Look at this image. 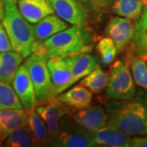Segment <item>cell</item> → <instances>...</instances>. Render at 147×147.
Segmentation results:
<instances>
[{
  "instance_id": "18",
  "label": "cell",
  "mask_w": 147,
  "mask_h": 147,
  "mask_svg": "<svg viewBox=\"0 0 147 147\" xmlns=\"http://www.w3.org/2000/svg\"><path fill=\"white\" fill-rule=\"evenodd\" d=\"M96 146H105L111 147H129L131 136L115 128L104 127L93 133Z\"/></svg>"
},
{
  "instance_id": "17",
  "label": "cell",
  "mask_w": 147,
  "mask_h": 147,
  "mask_svg": "<svg viewBox=\"0 0 147 147\" xmlns=\"http://www.w3.org/2000/svg\"><path fill=\"white\" fill-rule=\"evenodd\" d=\"M56 97L73 110H82L92 105V92L79 84Z\"/></svg>"
},
{
  "instance_id": "1",
  "label": "cell",
  "mask_w": 147,
  "mask_h": 147,
  "mask_svg": "<svg viewBox=\"0 0 147 147\" xmlns=\"http://www.w3.org/2000/svg\"><path fill=\"white\" fill-rule=\"evenodd\" d=\"M93 32L86 25L73 26L42 42L47 57H67L92 49Z\"/></svg>"
},
{
  "instance_id": "8",
  "label": "cell",
  "mask_w": 147,
  "mask_h": 147,
  "mask_svg": "<svg viewBox=\"0 0 147 147\" xmlns=\"http://www.w3.org/2000/svg\"><path fill=\"white\" fill-rule=\"evenodd\" d=\"M54 12L61 19L72 26L86 25L91 11L88 6L79 0H48Z\"/></svg>"
},
{
  "instance_id": "5",
  "label": "cell",
  "mask_w": 147,
  "mask_h": 147,
  "mask_svg": "<svg viewBox=\"0 0 147 147\" xmlns=\"http://www.w3.org/2000/svg\"><path fill=\"white\" fill-rule=\"evenodd\" d=\"M47 60L48 57L44 53H31L24 64L34 88L37 104H44L49 100L51 79Z\"/></svg>"
},
{
  "instance_id": "32",
  "label": "cell",
  "mask_w": 147,
  "mask_h": 147,
  "mask_svg": "<svg viewBox=\"0 0 147 147\" xmlns=\"http://www.w3.org/2000/svg\"><path fill=\"white\" fill-rule=\"evenodd\" d=\"M4 16V7H3V0H0V23L2 22Z\"/></svg>"
},
{
  "instance_id": "23",
  "label": "cell",
  "mask_w": 147,
  "mask_h": 147,
  "mask_svg": "<svg viewBox=\"0 0 147 147\" xmlns=\"http://www.w3.org/2000/svg\"><path fill=\"white\" fill-rule=\"evenodd\" d=\"M110 79V73L105 72L99 65L89 74L84 77L80 81V84L86 87L93 93H98L105 89Z\"/></svg>"
},
{
  "instance_id": "24",
  "label": "cell",
  "mask_w": 147,
  "mask_h": 147,
  "mask_svg": "<svg viewBox=\"0 0 147 147\" xmlns=\"http://www.w3.org/2000/svg\"><path fill=\"white\" fill-rule=\"evenodd\" d=\"M4 141L3 146L6 147L34 146L31 133L26 125L16 128Z\"/></svg>"
},
{
  "instance_id": "21",
  "label": "cell",
  "mask_w": 147,
  "mask_h": 147,
  "mask_svg": "<svg viewBox=\"0 0 147 147\" xmlns=\"http://www.w3.org/2000/svg\"><path fill=\"white\" fill-rule=\"evenodd\" d=\"M144 3L141 0H114L111 11L117 16L137 22L142 14Z\"/></svg>"
},
{
  "instance_id": "22",
  "label": "cell",
  "mask_w": 147,
  "mask_h": 147,
  "mask_svg": "<svg viewBox=\"0 0 147 147\" xmlns=\"http://www.w3.org/2000/svg\"><path fill=\"white\" fill-rule=\"evenodd\" d=\"M126 62L131 69L135 83L147 91V65L146 61L134 56L127 51Z\"/></svg>"
},
{
  "instance_id": "34",
  "label": "cell",
  "mask_w": 147,
  "mask_h": 147,
  "mask_svg": "<svg viewBox=\"0 0 147 147\" xmlns=\"http://www.w3.org/2000/svg\"><path fill=\"white\" fill-rule=\"evenodd\" d=\"M141 1H142V3H144V4H145V3H146V1H147V0H141Z\"/></svg>"
},
{
  "instance_id": "9",
  "label": "cell",
  "mask_w": 147,
  "mask_h": 147,
  "mask_svg": "<svg viewBox=\"0 0 147 147\" xmlns=\"http://www.w3.org/2000/svg\"><path fill=\"white\" fill-rule=\"evenodd\" d=\"M47 67L51 79V89L49 93V100H51L71 87L73 85V79L63 57L48 58Z\"/></svg>"
},
{
  "instance_id": "13",
  "label": "cell",
  "mask_w": 147,
  "mask_h": 147,
  "mask_svg": "<svg viewBox=\"0 0 147 147\" xmlns=\"http://www.w3.org/2000/svg\"><path fill=\"white\" fill-rule=\"evenodd\" d=\"M89 51H83L67 57H62L72 75L73 84L93 71L97 65V60Z\"/></svg>"
},
{
  "instance_id": "2",
  "label": "cell",
  "mask_w": 147,
  "mask_h": 147,
  "mask_svg": "<svg viewBox=\"0 0 147 147\" xmlns=\"http://www.w3.org/2000/svg\"><path fill=\"white\" fill-rule=\"evenodd\" d=\"M4 16L2 25L9 38L12 51L19 53L23 58L31 54L32 45L34 42L33 26L20 13L16 0H3Z\"/></svg>"
},
{
  "instance_id": "25",
  "label": "cell",
  "mask_w": 147,
  "mask_h": 147,
  "mask_svg": "<svg viewBox=\"0 0 147 147\" xmlns=\"http://www.w3.org/2000/svg\"><path fill=\"white\" fill-rule=\"evenodd\" d=\"M23 108L10 84L0 81V110Z\"/></svg>"
},
{
  "instance_id": "33",
  "label": "cell",
  "mask_w": 147,
  "mask_h": 147,
  "mask_svg": "<svg viewBox=\"0 0 147 147\" xmlns=\"http://www.w3.org/2000/svg\"><path fill=\"white\" fill-rule=\"evenodd\" d=\"M80 3H84L85 5L88 6V0H79ZM89 7V6H88Z\"/></svg>"
},
{
  "instance_id": "3",
  "label": "cell",
  "mask_w": 147,
  "mask_h": 147,
  "mask_svg": "<svg viewBox=\"0 0 147 147\" xmlns=\"http://www.w3.org/2000/svg\"><path fill=\"white\" fill-rule=\"evenodd\" d=\"M105 127L129 136L147 135V107L142 102H127L116 109Z\"/></svg>"
},
{
  "instance_id": "16",
  "label": "cell",
  "mask_w": 147,
  "mask_h": 147,
  "mask_svg": "<svg viewBox=\"0 0 147 147\" xmlns=\"http://www.w3.org/2000/svg\"><path fill=\"white\" fill-rule=\"evenodd\" d=\"M27 113L21 109L0 110V138L4 141L16 128L26 125Z\"/></svg>"
},
{
  "instance_id": "28",
  "label": "cell",
  "mask_w": 147,
  "mask_h": 147,
  "mask_svg": "<svg viewBox=\"0 0 147 147\" xmlns=\"http://www.w3.org/2000/svg\"><path fill=\"white\" fill-rule=\"evenodd\" d=\"M114 0H88L90 11L95 21L100 22L103 16L109 11Z\"/></svg>"
},
{
  "instance_id": "19",
  "label": "cell",
  "mask_w": 147,
  "mask_h": 147,
  "mask_svg": "<svg viewBox=\"0 0 147 147\" xmlns=\"http://www.w3.org/2000/svg\"><path fill=\"white\" fill-rule=\"evenodd\" d=\"M26 126L30 131L34 146H47L48 132L45 123L38 115L35 109L26 111Z\"/></svg>"
},
{
  "instance_id": "12",
  "label": "cell",
  "mask_w": 147,
  "mask_h": 147,
  "mask_svg": "<svg viewBox=\"0 0 147 147\" xmlns=\"http://www.w3.org/2000/svg\"><path fill=\"white\" fill-rule=\"evenodd\" d=\"M72 117L78 124L91 133H95L104 127L108 121V115L99 105L78 110Z\"/></svg>"
},
{
  "instance_id": "4",
  "label": "cell",
  "mask_w": 147,
  "mask_h": 147,
  "mask_svg": "<svg viewBox=\"0 0 147 147\" xmlns=\"http://www.w3.org/2000/svg\"><path fill=\"white\" fill-rule=\"evenodd\" d=\"M136 94V87L126 61L118 60L112 65L106 95L113 100H131Z\"/></svg>"
},
{
  "instance_id": "15",
  "label": "cell",
  "mask_w": 147,
  "mask_h": 147,
  "mask_svg": "<svg viewBox=\"0 0 147 147\" xmlns=\"http://www.w3.org/2000/svg\"><path fill=\"white\" fill-rule=\"evenodd\" d=\"M69 24L56 14H50L43 17L33 26L34 40L43 42L54 34L67 29Z\"/></svg>"
},
{
  "instance_id": "26",
  "label": "cell",
  "mask_w": 147,
  "mask_h": 147,
  "mask_svg": "<svg viewBox=\"0 0 147 147\" xmlns=\"http://www.w3.org/2000/svg\"><path fill=\"white\" fill-rule=\"evenodd\" d=\"M128 45V52L147 61V28L142 30H135Z\"/></svg>"
},
{
  "instance_id": "35",
  "label": "cell",
  "mask_w": 147,
  "mask_h": 147,
  "mask_svg": "<svg viewBox=\"0 0 147 147\" xmlns=\"http://www.w3.org/2000/svg\"><path fill=\"white\" fill-rule=\"evenodd\" d=\"M1 144H2V140H1V138H0V146H1Z\"/></svg>"
},
{
  "instance_id": "20",
  "label": "cell",
  "mask_w": 147,
  "mask_h": 147,
  "mask_svg": "<svg viewBox=\"0 0 147 147\" xmlns=\"http://www.w3.org/2000/svg\"><path fill=\"white\" fill-rule=\"evenodd\" d=\"M23 59L21 55L12 50L0 53V81L11 85Z\"/></svg>"
},
{
  "instance_id": "6",
  "label": "cell",
  "mask_w": 147,
  "mask_h": 147,
  "mask_svg": "<svg viewBox=\"0 0 147 147\" xmlns=\"http://www.w3.org/2000/svg\"><path fill=\"white\" fill-rule=\"evenodd\" d=\"M53 146L92 147L96 145L93 133L78 124L70 114L64 116L60 121V131Z\"/></svg>"
},
{
  "instance_id": "29",
  "label": "cell",
  "mask_w": 147,
  "mask_h": 147,
  "mask_svg": "<svg viewBox=\"0 0 147 147\" xmlns=\"http://www.w3.org/2000/svg\"><path fill=\"white\" fill-rule=\"evenodd\" d=\"M11 50L12 48H11L9 38L7 37V34L2 23H0V53L11 51Z\"/></svg>"
},
{
  "instance_id": "27",
  "label": "cell",
  "mask_w": 147,
  "mask_h": 147,
  "mask_svg": "<svg viewBox=\"0 0 147 147\" xmlns=\"http://www.w3.org/2000/svg\"><path fill=\"white\" fill-rule=\"evenodd\" d=\"M96 50L100 55V61L104 65H109L112 63L118 53L115 43L109 37L100 39L96 45Z\"/></svg>"
},
{
  "instance_id": "7",
  "label": "cell",
  "mask_w": 147,
  "mask_h": 147,
  "mask_svg": "<svg viewBox=\"0 0 147 147\" xmlns=\"http://www.w3.org/2000/svg\"><path fill=\"white\" fill-rule=\"evenodd\" d=\"M35 111L45 123L48 132L47 145L54 144L60 131V121L66 115L73 113L74 110L65 103L60 101L57 97L35 108Z\"/></svg>"
},
{
  "instance_id": "10",
  "label": "cell",
  "mask_w": 147,
  "mask_h": 147,
  "mask_svg": "<svg viewBox=\"0 0 147 147\" xmlns=\"http://www.w3.org/2000/svg\"><path fill=\"white\" fill-rule=\"evenodd\" d=\"M11 87L26 111L34 110L37 105L34 88L25 65H20L13 78Z\"/></svg>"
},
{
  "instance_id": "30",
  "label": "cell",
  "mask_w": 147,
  "mask_h": 147,
  "mask_svg": "<svg viewBox=\"0 0 147 147\" xmlns=\"http://www.w3.org/2000/svg\"><path fill=\"white\" fill-rule=\"evenodd\" d=\"M134 25H135V30H142L147 28V1L144 4L142 16Z\"/></svg>"
},
{
  "instance_id": "31",
  "label": "cell",
  "mask_w": 147,
  "mask_h": 147,
  "mask_svg": "<svg viewBox=\"0 0 147 147\" xmlns=\"http://www.w3.org/2000/svg\"><path fill=\"white\" fill-rule=\"evenodd\" d=\"M146 137H135L131 138L130 146L131 147H147V136Z\"/></svg>"
},
{
  "instance_id": "11",
  "label": "cell",
  "mask_w": 147,
  "mask_h": 147,
  "mask_svg": "<svg viewBox=\"0 0 147 147\" xmlns=\"http://www.w3.org/2000/svg\"><path fill=\"white\" fill-rule=\"evenodd\" d=\"M134 33L135 25L133 21L119 16L112 17L105 29L106 35L112 39L118 52H122L128 46Z\"/></svg>"
},
{
  "instance_id": "14",
  "label": "cell",
  "mask_w": 147,
  "mask_h": 147,
  "mask_svg": "<svg viewBox=\"0 0 147 147\" xmlns=\"http://www.w3.org/2000/svg\"><path fill=\"white\" fill-rule=\"evenodd\" d=\"M17 7L22 16L30 24H35L43 17L54 13L48 0H18Z\"/></svg>"
}]
</instances>
